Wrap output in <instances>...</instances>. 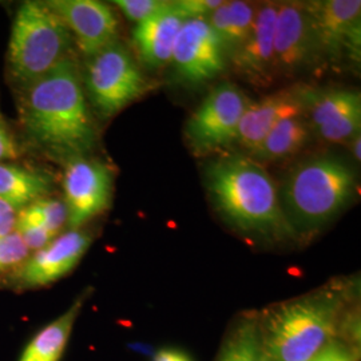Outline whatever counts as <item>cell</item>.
I'll use <instances>...</instances> for the list:
<instances>
[{
  "instance_id": "cell-5",
  "label": "cell",
  "mask_w": 361,
  "mask_h": 361,
  "mask_svg": "<svg viewBox=\"0 0 361 361\" xmlns=\"http://www.w3.org/2000/svg\"><path fill=\"white\" fill-rule=\"evenodd\" d=\"M73 37L47 3L26 1L13 19L7 65L22 87L71 59Z\"/></svg>"
},
{
  "instance_id": "cell-17",
  "label": "cell",
  "mask_w": 361,
  "mask_h": 361,
  "mask_svg": "<svg viewBox=\"0 0 361 361\" xmlns=\"http://www.w3.org/2000/svg\"><path fill=\"white\" fill-rule=\"evenodd\" d=\"M188 18L174 1L149 16L134 30V43L143 63L161 68L170 63L176 40Z\"/></svg>"
},
{
  "instance_id": "cell-22",
  "label": "cell",
  "mask_w": 361,
  "mask_h": 361,
  "mask_svg": "<svg viewBox=\"0 0 361 361\" xmlns=\"http://www.w3.org/2000/svg\"><path fill=\"white\" fill-rule=\"evenodd\" d=\"M18 216L37 224L55 237L63 229L66 222H68V213L65 202L54 198L38 200L19 210Z\"/></svg>"
},
{
  "instance_id": "cell-20",
  "label": "cell",
  "mask_w": 361,
  "mask_h": 361,
  "mask_svg": "<svg viewBox=\"0 0 361 361\" xmlns=\"http://www.w3.org/2000/svg\"><path fill=\"white\" fill-rule=\"evenodd\" d=\"M51 189V180L43 173L0 164V200L16 212L46 198Z\"/></svg>"
},
{
  "instance_id": "cell-2",
  "label": "cell",
  "mask_w": 361,
  "mask_h": 361,
  "mask_svg": "<svg viewBox=\"0 0 361 361\" xmlns=\"http://www.w3.org/2000/svg\"><path fill=\"white\" fill-rule=\"evenodd\" d=\"M205 180L214 207L240 232L276 240L293 235L281 209L279 188L249 155L237 153L212 161Z\"/></svg>"
},
{
  "instance_id": "cell-7",
  "label": "cell",
  "mask_w": 361,
  "mask_h": 361,
  "mask_svg": "<svg viewBox=\"0 0 361 361\" xmlns=\"http://www.w3.org/2000/svg\"><path fill=\"white\" fill-rule=\"evenodd\" d=\"M250 104L245 92L229 82L212 89L185 126L186 141L194 153H214L235 143L240 123Z\"/></svg>"
},
{
  "instance_id": "cell-32",
  "label": "cell",
  "mask_w": 361,
  "mask_h": 361,
  "mask_svg": "<svg viewBox=\"0 0 361 361\" xmlns=\"http://www.w3.org/2000/svg\"><path fill=\"white\" fill-rule=\"evenodd\" d=\"M350 150H352V154L353 157L360 162L361 153H360V145H361V135L360 133L356 134L350 141Z\"/></svg>"
},
{
  "instance_id": "cell-9",
  "label": "cell",
  "mask_w": 361,
  "mask_h": 361,
  "mask_svg": "<svg viewBox=\"0 0 361 361\" xmlns=\"http://www.w3.org/2000/svg\"><path fill=\"white\" fill-rule=\"evenodd\" d=\"M274 75H302L320 62L307 3H280L273 37Z\"/></svg>"
},
{
  "instance_id": "cell-4",
  "label": "cell",
  "mask_w": 361,
  "mask_h": 361,
  "mask_svg": "<svg viewBox=\"0 0 361 361\" xmlns=\"http://www.w3.org/2000/svg\"><path fill=\"white\" fill-rule=\"evenodd\" d=\"M356 176L338 157L319 155L292 169L279 189L281 209L293 235H310L348 207Z\"/></svg>"
},
{
  "instance_id": "cell-25",
  "label": "cell",
  "mask_w": 361,
  "mask_h": 361,
  "mask_svg": "<svg viewBox=\"0 0 361 361\" xmlns=\"http://www.w3.org/2000/svg\"><path fill=\"white\" fill-rule=\"evenodd\" d=\"M15 233L22 238L27 247L31 250H39L46 245H49L55 235L47 232L37 224L23 219L16 214V224H15Z\"/></svg>"
},
{
  "instance_id": "cell-31",
  "label": "cell",
  "mask_w": 361,
  "mask_h": 361,
  "mask_svg": "<svg viewBox=\"0 0 361 361\" xmlns=\"http://www.w3.org/2000/svg\"><path fill=\"white\" fill-rule=\"evenodd\" d=\"M153 361H193L180 349L165 348L155 353Z\"/></svg>"
},
{
  "instance_id": "cell-18",
  "label": "cell",
  "mask_w": 361,
  "mask_h": 361,
  "mask_svg": "<svg viewBox=\"0 0 361 361\" xmlns=\"http://www.w3.org/2000/svg\"><path fill=\"white\" fill-rule=\"evenodd\" d=\"M310 133L312 129L307 116L288 118L271 130L265 140L247 155L259 165L284 161L307 146Z\"/></svg>"
},
{
  "instance_id": "cell-27",
  "label": "cell",
  "mask_w": 361,
  "mask_h": 361,
  "mask_svg": "<svg viewBox=\"0 0 361 361\" xmlns=\"http://www.w3.org/2000/svg\"><path fill=\"white\" fill-rule=\"evenodd\" d=\"M188 19H207L224 3L222 0H180L174 1Z\"/></svg>"
},
{
  "instance_id": "cell-1",
  "label": "cell",
  "mask_w": 361,
  "mask_h": 361,
  "mask_svg": "<svg viewBox=\"0 0 361 361\" xmlns=\"http://www.w3.org/2000/svg\"><path fill=\"white\" fill-rule=\"evenodd\" d=\"M20 116L28 135L54 155L86 157L97 145L95 122L71 59L23 87Z\"/></svg>"
},
{
  "instance_id": "cell-21",
  "label": "cell",
  "mask_w": 361,
  "mask_h": 361,
  "mask_svg": "<svg viewBox=\"0 0 361 361\" xmlns=\"http://www.w3.org/2000/svg\"><path fill=\"white\" fill-rule=\"evenodd\" d=\"M219 361H271L256 322L249 320L234 329L222 348Z\"/></svg>"
},
{
  "instance_id": "cell-10",
  "label": "cell",
  "mask_w": 361,
  "mask_h": 361,
  "mask_svg": "<svg viewBox=\"0 0 361 361\" xmlns=\"http://www.w3.org/2000/svg\"><path fill=\"white\" fill-rule=\"evenodd\" d=\"M68 225L78 231L110 205L113 174L107 165L87 157L67 159L63 174Z\"/></svg>"
},
{
  "instance_id": "cell-13",
  "label": "cell",
  "mask_w": 361,
  "mask_h": 361,
  "mask_svg": "<svg viewBox=\"0 0 361 361\" xmlns=\"http://www.w3.org/2000/svg\"><path fill=\"white\" fill-rule=\"evenodd\" d=\"M49 7L68 28L80 52L90 58L116 42L118 19L111 7L97 0H55Z\"/></svg>"
},
{
  "instance_id": "cell-28",
  "label": "cell",
  "mask_w": 361,
  "mask_h": 361,
  "mask_svg": "<svg viewBox=\"0 0 361 361\" xmlns=\"http://www.w3.org/2000/svg\"><path fill=\"white\" fill-rule=\"evenodd\" d=\"M312 361H357V357L348 345L336 340Z\"/></svg>"
},
{
  "instance_id": "cell-26",
  "label": "cell",
  "mask_w": 361,
  "mask_h": 361,
  "mask_svg": "<svg viewBox=\"0 0 361 361\" xmlns=\"http://www.w3.org/2000/svg\"><path fill=\"white\" fill-rule=\"evenodd\" d=\"M114 4L123 15L137 25L162 10L168 1L164 0H116Z\"/></svg>"
},
{
  "instance_id": "cell-6",
  "label": "cell",
  "mask_w": 361,
  "mask_h": 361,
  "mask_svg": "<svg viewBox=\"0 0 361 361\" xmlns=\"http://www.w3.org/2000/svg\"><path fill=\"white\" fill-rule=\"evenodd\" d=\"M87 59L85 86L102 118L116 116L152 90L137 61L118 40Z\"/></svg>"
},
{
  "instance_id": "cell-15",
  "label": "cell",
  "mask_w": 361,
  "mask_h": 361,
  "mask_svg": "<svg viewBox=\"0 0 361 361\" xmlns=\"http://www.w3.org/2000/svg\"><path fill=\"white\" fill-rule=\"evenodd\" d=\"M91 245L90 234L68 231L37 250L19 268V283L28 288L52 284L73 271Z\"/></svg>"
},
{
  "instance_id": "cell-23",
  "label": "cell",
  "mask_w": 361,
  "mask_h": 361,
  "mask_svg": "<svg viewBox=\"0 0 361 361\" xmlns=\"http://www.w3.org/2000/svg\"><path fill=\"white\" fill-rule=\"evenodd\" d=\"M28 257L30 249L16 233L0 237V273L19 269Z\"/></svg>"
},
{
  "instance_id": "cell-14",
  "label": "cell",
  "mask_w": 361,
  "mask_h": 361,
  "mask_svg": "<svg viewBox=\"0 0 361 361\" xmlns=\"http://www.w3.org/2000/svg\"><path fill=\"white\" fill-rule=\"evenodd\" d=\"M280 3L268 1L257 7L256 19L245 42L231 56L234 71L246 82L265 87L276 79L273 66V37Z\"/></svg>"
},
{
  "instance_id": "cell-16",
  "label": "cell",
  "mask_w": 361,
  "mask_h": 361,
  "mask_svg": "<svg viewBox=\"0 0 361 361\" xmlns=\"http://www.w3.org/2000/svg\"><path fill=\"white\" fill-rule=\"evenodd\" d=\"M307 89L308 86L305 85L290 86L249 104L240 123L235 143L249 154L283 121L292 116H305Z\"/></svg>"
},
{
  "instance_id": "cell-3",
  "label": "cell",
  "mask_w": 361,
  "mask_h": 361,
  "mask_svg": "<svg viewBox=\"0 0 361 361\" xmlns=\"http://www.w3.org/2000/svg\"><path fill=\"white\" fill-rule=\"evenodd\" d=\"M347 290L323 288L267 310L258 322L271 361H312L336 337L345 320Z\"/></svg>"
},
{
  "instance_id": "cell-29",
  "label": "cell",
  "mask_w": 361,
  "mask_h": 361,
  "mask_svg": "<svg viewBox=\"0 0 361 361\" xmlns=\"http://www.w3.org/2000/svg\"><path fill=\"white\" fill-rule=\"evenodd\" d=\"M16 214L18 212L13 207L0 200V237L15 232Z\"/></svg>"
},
{
  "instance_id": "cell-11",
  "label": "cell",
  "mask_w": 361,
  "mask_h": 361,
  "mask_svg": "<svg viewBox=\"0 0 361 361\" xmlns=\"http://www.w3.org/2000/svg\"><path fill=\"white\" fill-rule=\"evenodd\" d=\"M226 52L205 19H188L176 40L170 63L180 82L201 86L219 77L226 66Z\"/></svg>"
},
{
  "instance_id": "cell-8",
  "label": "cell",
  "mask_w": 361,
  "mask_h": 361,
  "mask_svg": "<svg viewBox=\"0 0 361 361\" xmlns=\"http://www.w3.org/2000/svg\"><path fill=\"white\" fill-rule=\"evenodd\" d=\"M320 62L337 65L360 62V0H320L307 3Z\"/></svg>"
},
{
  "instance_id": "cell-12",
  "label": "cell",
  "mask_w": 361,
  "mask_h": 361,
  "mask_svg": "<svg viewBox=\"0 0 361 361\" xmlns=\"http://www.w3.org/2000/svg\"><path fill=\"white\" fill-rule=\"evenodd\" d=\"M305 116L310 129L329 143L349 142L361 128V95L357 90L307 89Z\"/></svg>"
},
{
  "instance_id": "cell-24",
  "label": "cell",
  "mask_w": 361,
  "mask_h": 361,
  "mask_svg": "<svg viewBox=\"0 0 361 361\" xmlns=\"http://www.w3.org/2000/svg\"><path fill=\"white\" fill-rule=\"evenodd\" d=\"M226 3H228L229 16L232 20L233 30H234L235 39H237V43L240 47L249 37V32H250L253 23H255V19H256L258 6H255L249 1H240V0L226 1Z\"/></svg>"
},
{
  "instance_id": "cell-30",
  "label": "cell",
  "mask_w": 361,
  "mask_h": 361,
  "mask_svg": "<svg viewBox=\"0 0 361 361\" xmlns=\"http://www.w3.org/2000/svg\"><path fill=\"white\" fill-rule=\"evenodd\" d=\"M16 157V145L10 133L0 123V164L1 161L11 159Z\"/></svg>"
},
{
  "instance_id": "cell-19",
  "label": "cell",
  "mask_w": 361,
  "mask_h": 361,
  "mask_svg": "<svg viewBox=\"0 0 361 361\" xmlns=\"http://www.w3.org/2000/svg\"><path fill=\"white\" fill-rule=\"evenodd\" d=\"M85 298V295L77 298L70 310H66L62 316L40 329L27 344L19 361L61 360Z\"/></svg>"
}]
</instances>
